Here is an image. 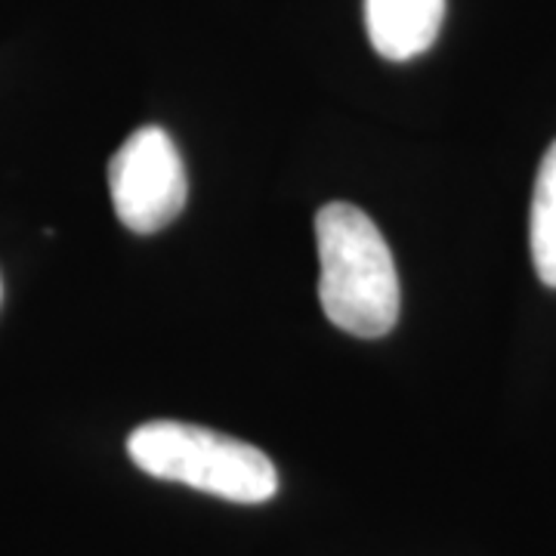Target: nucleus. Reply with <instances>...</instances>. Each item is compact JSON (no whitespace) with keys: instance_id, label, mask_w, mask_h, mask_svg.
I'll return each mask as SVG.
<instances>
[{"instance_id":"1","label":"nucleus","mask_w":556,"mask_h":556,"mask_svg":"<svg viewBox=\"0 0 556 556\" xmlns=\"http://www.w3.org/2000/svg\"><path fill=\"white\" fill-rule=\"evenodd\" d=\"M318 300L331 325L353 338L390 334L399 321V273L375 219L334 201L316 214Z\"/></svg>"},{"instance_id":"2","label":"nucleus","mask_w":556,"mask_h":556,"mask_svg":"<svg viewBox=\"0 0 556 556\" xmlns=\"http://www.w3.org/2000/svg\"><path fill=\"white\" fill-rule=\"evenodd\" d=\"M142 473L236 504H263L278 492L276 464L241 439L182 420H149L127 437Z\"/></svg>"},{"instance_id":"3","label":"nucleus","mask_w":556,"mask_h":556,"mask_svg":"<svg viewBox=\"0 0 556 556\" xmlns=\"http://www.w3.org/2000/svg\"><path fill=\"white\" fill-rule=\"evenodd\" d=\"M109 195L118 219L137 236H152L179 217L189 199L177 142L161 127H139L109 161Z\"/></svg>"},{"instance_id":"4","label":"nucleus","mask_w":556,"mask_h":556,"mask_svg":"<svg viewBox=\"0 0 556 556\" xmlns=\"http://www.w3.org/2000/svg\"><path fill=\"white\" fill-rule=\"evenodd\" d=\"M445 20V0H365L368 40L383 60L408 62L427 53Z\"/></svg>"},{"instance_id":"5","label":"nucleus","mask_w":556,"mask_h":556,"mask_svg":"<svg viewBox=\"0 0 556 556\" xmlns=\"http://www.w3.org/2000/svg\"><path fill=\"white\" fill-rule=\"evenodd\" d=\"M529 248L538 278L547 288H556V139L538 167L529 214Z\"/></svg>"},{"instance_id":"6","label":"nucleus","mask_w":556,"mask_h":556,"mask_svg":"<svg viewBox=\"0 0 556 556\" xmlns=\"http://www.w3.org/2000/svg\"><path fill=\"white\" fill-rule=\"evenodd\" d=\"M0 298H3V285H0Z\"/></svg>"}]
</instances>
